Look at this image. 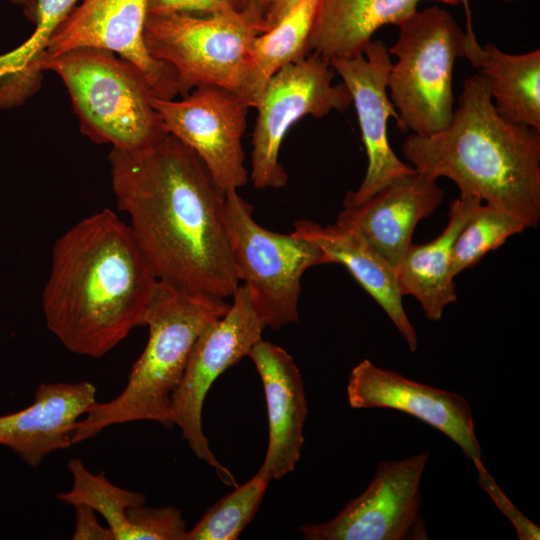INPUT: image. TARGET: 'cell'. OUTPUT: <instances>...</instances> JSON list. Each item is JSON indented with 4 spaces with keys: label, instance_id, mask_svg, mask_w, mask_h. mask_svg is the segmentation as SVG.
I'll return each instance as SVG.
<instances>
[{
    "label": "cell",
    "instance_id": "6da1fadb",
    "mask_svg": "<svg viewBox=\"0 0 540 540\" xmlns=\"http://www.w3.org/2000/svg\"><path fill=\"white\" fill-rule=\"evenodd\" d=\"M119 210L159 280L226 299L238 288L222 220L225 193L201 159L167 134L136 150L111 148Z\"/></svg>",
    "mask_w": 540,
    "mask_h": 540
},
{
    "label": "cell",
    "instance_id": "7a4b0ae2",
    "mask_svg": "<svg viewBox=\"0 0 540 540\" xmlns=\"http://www.w3.org/2000/svg\"><path fill=\"white\" fill-rule=\"evenodd\" d=\"M158 281L129 225L102 209L53 246L42 295L46 325L69 351L102 357L143 326Z\"/></svg>",
    "mask_w": 540,
    "mask_h": 540
},
{
    "label": "cell",
    "instance_id": "3957f363",
    "mask_svg": "<svg viewBox=\"0 0 540 540\" xmlns=\"http://www.w3.org/2000/svg\"><path fill=\"white\" fill-rule=\"evenodd\" d=\"M404 157L419 173L446 177L471 196L498 207L526 228L540 221V132L503 117L480 73L462 86L452 119L444 129L410 133Z\"/></svg>",
    "mask_w": 540,
    "mask_h": 540
},
{
    "label": "cell",
    "instance_id": "277c9868",
    "mask_svg": "<svg viewBox=\"0 0 540 540\" xmlns=\"http://www.w3.org/2000/svg\"><path fill=\"white\" fill-rule=\"evenodd\" d=\"M229 306L223 298L189 292L159 280L143 318L148 341L131 368L125 388L110 401H97L79 420L73 445L106 428L130 422L154 421L172 428V395L191 349L205 328L222 317Z\"/></svg>",
    "mask_w": 540,
    "mask_h": 540
},
{
    "label": "cell",
    "instance_id": "5b68a950",
    "mask_svg": "<svg viewBox=\"0 0 540 540\" xmlns=\"http://www.w3.org/2000/svg\"><path fill=\"white\" fill-rule=\"evenodd\" d=\"M40 68L56 73L70 95L82 132L119 150L147 147L165 135L143 75L117 54L83 47L44 55Z\"/></svg>",
    "mask_w": 540,
    "mask_h": 540
},
{
    "label": "cell",
    "instance_id": "8992f818",
    "mask_svg": "<svg viewBox=\"0 0 540 540\" xmlns=\"http://www.w3.org/2000/svg\"><path fill=\"white\" fill-rule=\"evenodd\" d=\"M388 52L387 90L402 131L427 136L444 129L454 112L452 72L461 57L464 31L437 5L416 10L399 25Z\"/></svg>",
    "mask_w": 540,
    "mask_h": 540
},
{
    "label": "cell",
    "instance_id": "52a82bcc",
    "mask_svg": "<svg viewBox=\"0 0 540 540\" xmlns=\"http://www.w3.org/2000/svg\"><path fill=\"white\" fill-rule=\"evenodd\" d=\"M221 213L236 275L248 288L265 328L278 330L298 322L302 276L313 266L329 264L326 255L301 236L259 225L237 190L225 193Z\"/></svg>",
    "mask_w": 540,
    "mask_h": 540
},
{
    "label": "cell",
    "instance_id": "ba28073f",
    "mask_svg": "<svg viewBox=\"0 0 540 540\" xmlns=\"http://www.w3.org/2000/svg\"><path fill=\"white\" fill-rule=\"evenodd\" d=\"M259 33L240 12L149 13L144 41L150 55L173 70L183 97L203 86L241 96L249 51Z\"/></svg>",
    "mask_w": 540,
    "mask_h": 540
},
{
    "label": "cell",
    "instance_id": "9c48e42d",
    "mask_svg": "<svg viewBox=\"0 0 540 540\" xmlns=\"http://www.w3.org/2000/svg\"><path fill=\"white\" fill-rule=\"evenodd\" d=\"M334 70L316 54L291 63L274 74L254 108L250 178L257 189L285 186L287 174L279 160L281 144L290 128L305 116L322 118L345 111L352 103L343 83L333 84Z\"/></svg>",
    "mask_w": 540,
    "mask_h": 540
},
{
    "label": "cell",
    "instance_id": "30bf717a",
    "mask_svg": "<svg viewBox=\"0 0 540 540\" xmlns=\"http://www.w3.org/2000/svg\"><path fill=\"white\" fill-rule=\"evenodd\" d=\"M227 312L209 324L194 343L182 379L172 395V421L192 452L215 469L227 485L238 486L232 473L210 449L202 428L205 397L219 375L248 356L265 329L248 288L239 285Z\"/></svg>",
    "mask_w": 540,
    "mask_h": 540
},
{
    "label": "cell",
    "instance_id": "8fae6325",
    "mask_svg": "<svg viewBox=\"0 0 540 540\" xmlns=\"http://www.w3.org/2000/svg\"><path fill=\"white\" fill-rule=\"evenodd\" d=\"M164 130L204 163L224 192L247 184L242 136L251 108L239 94L217 86L192 90L181 100L152 98Z\"/></svg>",
    "mask_w": 540,
    "mask_h": 540
},
{
    "label": "cell",
    "instance_id": "7c38bea8",
    "mask_svg": "<svg viewBox=\"0 0 540 540\" xmlns=\"http://www.w3.org/2000/svg\"><path fill=\"white\" fill-rule=\"evenodd\" d=\"M428 452L382 461L366 489L331 520L299 528L306 540L427 539L420 483Z\"/></svg>",
    "mask_w": 540,
    "mask_h": 540
},
{
    "label": "cell",
    "instance_id": "4fadbf2b",
    "mask_svg": "<svg viewBox=\"0 0 540 540\" xmlns=\"http://www.w3.org/2000/svg\"><path fill=\"white\" fill-rule=\"evenodd\" d=\"M391 63L382 40H372L363 54L330 62L351 95L368 160L363 181L356 190L346 193L344 207L363 203L392 181L415 170L398 158L387 135L388 119H398L387 90Z\"/></svg>",
    "mask_w": 540,
    "mask_h": 540
},
{
    "label": "cell",
    "instance_id": "5bb4252c",
    "mask_svg": "<svg viewBox=\"0 0 540 540\" xmlns=\"http://www.w3.org/2000/svg\"><path fill=\"white\" fill-rule=\"evenodd\" d=\"M150 0H80L53 34L45 55L93 47L111 51L143 75L153 95L178 94L173 70L146 48L144 27Z\"/></svg>",
    "mask_w": 540,
    "mask_h": 540
},
{
    "label": "cell",
    "instance_id": "9a60e30c",
    "mask_svg": "<svg viewBox=\"0 0 540 540\" xmlns=\"http://www.w3.org/2000/svg\"><path fill=\"white\" fill-rule=\"evenodd\" d=\"M347 397L355 409L385 408L408 413L445 434L465 457L481 458L471 406L458 393L419 383L364 359L351 370Z\"/></svg>",
    "mask_w": 540,
    "mask_h": 540
},
{
    "label": "cell",
    "instance_id": "2e32d148",
    "mask_svg": "<svg viewBox=\"0 0 540 540\" xmlns=\"http://www.w3.org/2000/svg\"><path fill=\"white\" fill-rule=\"evenodd\" d=\"M248 357L263 383L268 413L267 452L258 472L279 480L295 469L301 456L308 414L304 382L292 356L272 342L259 340Z\"/></svg>",
    "mask_w": 540,
    "mask_h": 540
},
{
    "label": "cell",
    "instance_id": "e0dca14e",
    "mask_svg": "<svg viewBox=\"0 0 540 540\" xmlns=\"http://www.w3.org/2000/svg\"><path fill=\"white\" fill-rule=\"evenodd\" d=\"M93 383H41L28 407L0 416V445L37 467L46 456L70 448L81 417L97 402Z\"/></svg>",
    "mask_w": 540,
    "mask_h": 540
},
{
    "label": "cell",
    "instance_id": "ac0fdd59",
    "mask_svg": "<svg viewBox=\"0 0 540 540\" xmlns=\"http://www.w3.org/2000/svg\"><path fill=\"white\" fill-rule=\"evenodd\" d=\"M436 180L416 170L392 181L354 207H344L337 222L357 230L395 267L412 244L420 220L443 200Z\"/></svg>",
    "mask_w": 540,
    "mask_h": 540
},
{
    "label": "cell",
    "instance_id": "d6986e66",
    "mask_svg": "<svg viewBox=\"0 0 540 540\" xmlns=\"http://www.w3.org/2000/svg\"><path fill=\"white\" fill-rule=\"evenodd\" d=\"M292 233L317 245L329 263L343 265L384 310L409 349L417 350V333L403 306L396 267L357 230L337 221L322 226L310 220H299L294 223Z\"/></svg>",
    "mask_w": 540,
    "mask_h": 540
},
{
    "label": "cell",
    "instance_id": "ffe728a7",
    "mask_svg": "<svg viewBox=\"0 0 540 540\" xmlns=\"http://www.w3.org/2000/svg\"><path fill=\"white\" fill-rule=\"evenodd\" d=\"M421 1L459 4L458 0H319L308 39L309 53L329 63L363 54L379 28L398 26Z\"/></svg>",
    "mask_w": 540,
    "mask_h": 540
},
{
    "label": "cell",
    "instance_id": "44dd1931",
    "mask_svg": "<svg viewBox=\"0 0 540 540\" xmlns=\"http://www.w3.org/2000/svg\"><path fill=\"white\" fill-rule=\"evenodd\" d=\"M483 202L460 195L452 201L448 221L439 236L422 245L411 244L396 266L401 292L413 296L430 321L442 318L444 309L457 301L451 260L455 240Z\"/></svg>",
    "mask_w": 540,
    "mask_h": 540
},
{
    "label": "cell",
    "instance_id": "7402d4cb",
    "mask_svg": "<svg viewBox=\"0 0 540 540\" xmlns=\"http://www.w3.org/2000/svg\"><path fill=\"white\" fill-rule=\"evenodd\" d=\"M485 80L497 111L540 132V50L509 54L492 43L481 46L466 27L461 51Z\"/></svg>",
    "mask_w": 540,
    "mask_h": 540
},
{
    "label": "cell",
    "instance_id": "603a6c76",
    "mask_svg": "<svg viewBox=\"0 0 540 540\" xmlns=\"http://www.w3.org/2000/svg\"><path fill=\"white\" fill-rule=\"evenodd\" d=\"M318 1L302 0L277 24L255 37L241 91L251 108L274 74L309 54L308 39Z\"/></svg>",
    "mask_w": 540,
    "mask_h": 540
},
{
    "label": "cell",
    "instance_id": "cb8c5ba5",
    "mask_svg": "<svg viewBox=\"0 0 540 540\" xmlns=\"http://www.w3.org/2000/svg\"><path fill=\"white\" fill-rule=\"evenodd\" d=\"M67 466L72 486L70 490L59 493L57 498L67 505L91 507L104 518L115 540H129L127 510L144 505L145 495L113 484L103 473L91 472L78 458H72Z\"/></svg>",
    "mask_w": 540,
    "mask_h": 540
},
{
    "label": "cell",
    "instance_id": "d4e9b609",
    "mask_svg": "<svg viewBox=\"0 0 540 540\" xmlns=\"http://www.w3.org/2000/svg\"><path fill=\"white\" fill-rule=\"evenodd\" d=\"M270 480L257 473L211 505L184 540H236L257 513Z\"/></svg>",
    "mask_w": 540,
    "mask_h": 540
},
{
    "label": "cell",
    "instance_id": "484cf974",
    "mask_svg": "<svg viewBox=\"0 0 540 540\" xmlns=\"http://www.w3.org/2000/svg\"><path fill=\"white\" fill-rule=\"evenodd\" d=\"M525 225L508 212L490 204H481L459 232L452 252L451 274L455 278L473 267L489 251L499 248Z\"/></svg>",
    "mask_w": 540,
    "mask_h": 540
},
{
    "label": "cell",
    "instance_id": "4316f807",
    "mask_svg": "<svg viewBox=\"0 0 540 540\" xmlns=\"http://www.w3.org/2000/svg\"><path fill=\"white\" fill-rule=\"evenodd\" d=\"M79 1L35 0L30 18L35 23V29L20 46L4 53V61L8 67L23 74L40 71L41 59L53 34Z\"/></svg>",
    "mask_w": 540,
    "mask_h": 540
},
{
    "label": "cell",
    "instance_id": "83f0119b",
    "mask_svg": "<svg viewBox=\"0 0 540 540\" xmlns=\"http://www.w3.org/2000/svg\"><path fill=\"white\" fill-rule=\"evenodd\" d=\"M129 540H184L187 532L181 512L173 506L144 505L127 510Z\"/></svg>",
    "mask_w": 540,
    "mask_h": 540
},
{
    "label": "cell",
    "instance_id": "f1b7e54d",
    "mask_svg": "<svg viewBox=\"0 0 540 540\" xmlns=\"http://www.w3.org/2000/svg\"><path fill=\"white\" fill-rule=\"evenodd\" d=\"M478 471V483L492 498L499 510L508 518L516 530L520 540H538L540 529L526 518L506 497L495 482L491 474L486 470L481 458L472 460Z\"/></svg>",
    "mask_w": 540,
    "mask_h": 540
},
{
    "label": "cell",
    "instance_id": "f546056e",
    "mask_svg": "<svg viewBox=\"0 0 540 540\" xmlns=\"http://www.w3.org/2000/svg\"><path fill=\"white\" fill-rule=\"evenodd\" d=\"M172 12L201 16L239 12V0H150L149 13Z\"/></svg>",
    "mask_w": 540,
    "mask_h": 540
},
{
    "label": "cell",
    "instance_id": "4dcf8cb0",
    "mask_svg": "<svg viewBox=\"0 0 540 540\" xmlns=\"http://www.w3.org/2000/svg\"><path fill=\"white\" fill-rule=\"evenodd\" d=\"M73 540H115L112 530L98 521L95 511L86 505H75Z\"/></svg>",
    "mask_w": 540,
    "mask_h": 540
},
{
    "label": "cell",
    "instance_id": "1f68e13d",
    "mask_svg": "<svg viewBox=\"0 0 540 540\" xmlns=\"http://www.w3.org/2000/svg\"><path fill=\"white\" fill-rule=\"evenodd\" d=\"M272 3L273 0H239V12L261 33Z\"/></svg>",
    "mask_w": 540,
    "mask_h": 540
},
{
    "label": "cell",
    "instance_id": "d6a6232c",
    "mask_svg": "<svg viewBox=\"0 0 540 540\" xmlns=\"http://www.w3.org/2000/svg\"><path fill=\"white\" fill-rule=\"evenodd\" d=\"M302 0H273L271 8L263 23L262 32L277 24L286 14L294 9Z\"/></svg>",
    "mask_w": 540,
    "mask_h": 540
},
{
    "label": "cell",
    "instance_id": "836d02e7",
    "mask_svg": "<svg viewBox=\"0 0 540 540\" xmlns=\"http://www.w3.org/2000/svg\"><path fill=\"white\" fill-rule=\"evenodd\" d=\"M9 1L13 4L23 6L25 13L30 20L32 12H33V8H34L35 0H9Z\"/></svg>",
    "mask_w": 540,
    "mask_h": 540
},
{
    "label": "cell",
    "instance_id": "e575fe53",
    "mask_svg": "<svg viewBox=\"0 0 540 540\" xmlns=\"http://www.w3.org/2000/svg\"><path fill=\"white\" fill-rule=\"evenodd\" d=\"M469 1L470 0H458L459 4H462L465 10L466 25L472 24V16H471V11L469 7ZM505 1H514V0H505Z\"/></svg>",
    "mask_w": 540,
    "mask_h": 540
}]
</instances>
